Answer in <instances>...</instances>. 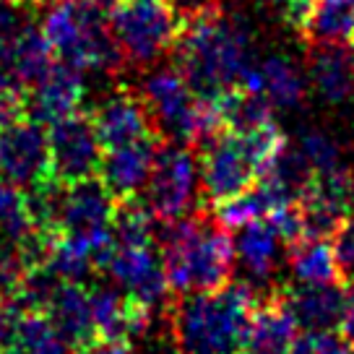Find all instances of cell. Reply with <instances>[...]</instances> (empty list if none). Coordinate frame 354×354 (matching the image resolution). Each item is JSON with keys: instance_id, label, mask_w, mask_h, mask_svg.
I'll list each match as a JSON object with an SVG mask.
<instances>
[{"instance_id": "ffe728a7", "label": "cell", "mask_w": 354, "mask_h": 354, "mask_svg": "<svg viewBox=\"0 0 354 354\" xmlns=\"http://www.w3.org/2000/svg\"><path fill=\"white\" fill-rule=\"evenodd\" d=\"M216 110L221 118V128L232 133H248L263 125V122L274 120V107L266 100L263 94L248 91L243 86L227 88L224 94L216 97Z\"/></svg>"}, {"instance_id": "cb8c5ba5", "label": "cell", "mask_w": 354, "mask_h": 354, "mask_svg": "<svg viewBox=\"0 0 354 354\" xmlns=\"http://www.w3.org/2000/svg\"><path fill=\"white\" fill-rule=\"evenodd\" d=\"M308 167L313 169V175H321V172H331L336 167H342V149L336 146L331 136H326L321 131L305 133L302 141L297 146Z\"/></svg>"}, {"instance_id": "ac0fdd59", "label": "cell", "mask_w": 354, "mask_h": 354, "mask_svg": "<svg viewBox=\"0 0 354 354\" xmlns=\"http://www.w3.org/2000/svg\"><path fill=\"white\" fill-rule=\"evenodd\" d=\"M297 29L313 47L354 42V0H313Z\"/></svg>"}, {"instance_id": "ba28073f", "label": "cell", "mask_w": 354, "mask_h": 354, "mask_svg": "<svg viewBox=\"0 0 354 354\" xmlns=\"http://www.w3.org/2000/svg\"><path fill=\"white\" fill-rule=\"evenodd\" d=\"M50 138V165L53 177L63 185H73L81 180H91L100 175V165L104 149H102L94 122L88 112H73L68 118L47 125Z\"/></svg>"}, {"instance_id": "52a82bcc", "label": "cell", "mask_w": 354, "mask_h": 354, "mask_svg": "<svg viewBox=\"0 0 354 354\" xmlns=\"http://www.w3.org/2000/svg\"><path fill=\"white\" fill-rule=\"evenodd\" d=\"M0 180L21 190L53 180L47 125L26 115L0 125Z\"/></svg>"}, {"instance_id": "6da1fadb", "label": "cell", "mask_w": 354, "mask_h": 354, "mask_svg": "<svg viewBox=\"0 0 354 354\" xmlns=\"http://www.w3.org/2000/svg\"><path fill=\"white\" fill-rule=\"evenodd\" d=\"M261 297L248 281L214 292H169L165 313L175 354H245Z\"/></svg>"}, {"instance_id": "7402d4cb", "label": "cell", "mask_w": 354, "mask_h": 354, "mask_svg": "<svg viewBox=\"0 0 354 354\" xmlns=\"http://www.w3.org/2000/svg\"><path fill=\"white\" fill-rule=\"evenodd\" d=\"M263 97L271 107H297L305 97V81L284 57H268L261 66Z\"/></svg>"}, {"instance_id": "7a4b0ae2", "label": "cell", "mask_w": 354, "mask_h": 354, "mask_svg": "<svg viewBox=\"0 0 354 354\" xmlns=\"http://www.w3.org/2000/svg\"><path fill=\"white\" fill-rule=\"evenodd\" d=\"M175 68L188 86L203 97L216 100L250 66L248 37L216 6H201L183 16L175 44Z\"/></svg>"}, {"instance_id": "5b68a950", "label": "cell", "mask_w": 354, "mask_h": 354, "mask_svg": "<svg viewBox=\"0 0 354 354\" xmlns=\"http://www.w3.org/2000/svg\"><path fill=\"white\" fill-rule=\"evenodd\" d=\"M196 183H198L196 151L190 146L159 141L141 201L156 219H180L198 209V206L193 209Z\"/></svg>"}, {"instance_id": "4fadbf2b", "label": "cell", "mask_w": 354, "mask_h": 354, "mask_svg": "<svg viewBox=\"0 0 354 354\" xmlns=\"http://www.w3.org/2000/svg\"><path fill=\"white\" fill-rule=\"evenodd\" d=\"M42 313L71 352L97 336L88 305V287L81 281H57Z\"/></svg>"}, {"instance_id": "f546056e", "label": "cell", "mask_w": 354, "mask_h": 354, "mask_svg": "<svg viewBox=\"0 0 354 354\" xmlns=\"http://www.w3.org/2000/svg\"><path fill=\"white\" fill-rule=\"evenodd\" d=\"M339 333L342 339L354 349V279L344 284V302H342V315H339Z\"/></svg>"}, {"instance_id": "e0dca14e", "label": "cell", "mask_w": 354, "mask_h": 354, "mask_svg": "<svg viewBox=\"0 0 354 354\" xmlns=\"http://www.w3.org/2000/svg\"><path fill=\"white\" fill-rule=\"evenodd\" d=\"M310 76L315 91L331 104L354 97L352 53L346 44H315V53L310 55Z\"/></svg>"}, {"instance_id": "836d02e7", "label": "cell", "mask_w": 354, "mask_h": 354, "mask_svg": "<svg viewBox=\"0 0 354 354\" xmlns=\"http://www.w3.org/2000/svg\"><path fill=\"white\" fill-rule=\"evenodd\" d=\"M352 53V76H354V50H349Z\"/></svg>"}, {"instance_id": "83f0119b", "label": "cell", "mask_w": 354, "mask_h": 354, "mask_svg": "<svg viewBox=\"0 0 354 354\" xmlns=\"http://www.w3.org/2000/svg\"><path fill=\"white\" fill-rule=\"evenodd\" d=\"M71 354H136L131 339L122 336H94Z\"/></svg>"}, {"instance_id": "2e32d148", "label": "cell", "mask_w": 354, "mask_h": 354, "mask_svg": "<svg viewBox=\"0 0 354 354\" xmlns=\"http://www.w3.org/2000/svg\"><path fill=\"white\" fill-rule=\"evenodd\" d=\"M281 299L299 328H336L342 315L344 284H279Z\"/></svg>"}, {"instance_id": "4316f807", "label": "cell", "mask_w": 354, "mask_h": 354, "mask_svg": "<svg viewBox=\"0 0 354 354\" xmlns=\"http://www.w3.org/2000/svg\"><path fill=\"white\" fill-rule=\"evenodd\" d=\"M328 240H331L336 263H339L342 279L344 284H346L349 279H354V211L336 227V232Z\"/></svg>"}, {"instance_id": "7c38bea8", "label": "cell", "mask_w": 354, "mask_h": 354, "mask_svg": "<svg viewBox=\"0 0 354 354\" xmlns=\"http://www.w3.org/2000/svg\"><path fill=\"white\" fill-rule=\"evenodd\" d=\"M159 141L162 138L149 136V138H141V141H133V144L104 151L97 177L102 180V185L107 188L112 198H141L146 183H149V175H151V165H154Z\"/></svg>"}, {"instance_id": "1f68e13d", "label": "cell", "mask_w": 354, "mask_h": 354, "mask_svg": "<svg viewBox=\"0 0 354 354\" xmlns=\"http://www.w3.org/2000/svg\"><path fill=\"white\" fill-rule=\"evenodd\" d=\"M88 6H94V8H100V11H104V13H110L120 0H86Z\"/></svg>"}, {"instance_id": "277c9868", "label": "cell", "mask_w": 354, "mask_h": 354, "mask_svg": "<svg viewBox=\"0 0 354 354\" xmlns=\"http://www.w3.org/2000/svg\"><path fill=\"white\" fill-rule=\"evenodd\" d=\"M107 24L122 60L149 66L172 50L183 16L172 0H120Z\"/></svg>"}, {"instance_id": "d6a6232c", "label": "cell", "mask_w": 354, "mask_h": 354, "mask_svg": "<svg viewBox=\"0 0 354 354\" xmlns=\"http://www.w3.org/2000/svg\"><path fill=\"white\" fill-rule=\"evenodd\" d=\"M16 3H26V6H37V3H42V0H16Z\"/></svg>"}, {"instance_id": "8fae6325", "label": "cell", "mask_w": 354, "mask_h": 354, "mask_svg": "<svg viewBox=\"0 0 354 354\" xmlns=\"http://www.w3.org/2000/svg\"><path fill=\"white\" fill-rule=\"evenodd\" d=\"M84 76L68 63L55 60L37 84L26 88V118L50 125L81 110Z\"/></svg>"}, {"instance_id": "484cf974", "label": "cell", "mask_w": 354, "mask_h": 354, "mask_svg": "<svg viewBox=\"0 0 354 354\" xmlns=\"http://www.w3.org/2000/svg\"><path fill=\"white\" fill-rule=\"evenodd\" d=\"M26 115V86L19 84L8 71H0V125Z\"/></svg>"}, {"instance_id": "8992f818", "label": "cell", "mask_w": 354, "mask_h": 354, "mask_svg": "<svg viewBox=\"0 0 354 354\" xmlns=\"http://www.w3.org/2000/svg\"><path fill=\"white\" fill-rule=\"evenodd\" d=\"M196 159L201 169L198 206L209 211L240 196L258 180L253 159L240 141V136L232 131H219L206 144H201L196 149Z\"/></svg>"}, {"instance_id": "f1b7e54d", "label": "cell", "mask_w": 354, "mask_h": 354, "mask_svg": "<svg viewBox=\"0 0 354 354\" xmlns=\"http://www.w3.org/2000/svg\"><path fill=\"white\" fill-rule=\"evenodd\" d=\"M19 315H21V308L13 299H0V354H6L11 346Z\"/></svg>"}, {"instance_id": "9c48e42d", "label": "cell", "mask_w": 354, "mask_h": 354, "mask_svg": "<svg viewBox=\"0 0 354 354\" xmlns=\"http://www.w3.org/2000/svg\"><path fill=\"white\" fill-rule=\"evenodd\" d=\"M104 271L125 289V295L151 308L165 305L169 297L162 255L154 243H112Z\"/></svg>"}, {"instance_id": "9a60e30c", "label": "cell", "mask_w": 354, "mask_h": 354, "mask_svg": "<svg viewBox=\"0 0 354 354\" xmlns=\"http://www.w3.org/2000/svg\"><path fill=\"white\" fill-rule=\"evenodd\" d=\"M297 333L299 326L292 315V310L287 308V302L281 299L277 284L271 292H266L263 297L258 299L245 354H289Z\"/></svg>"}, {"instance_id": "4dcf8cb0", "label": "cell", "mask_w": 354, "mask_h": 354, "mask_svg": "<svg viewBox=\"0 0 354 354\" xmlns=\"http://www.w3.org/2000/svg\"><path fill=\"white\" fill-rule=\"evenodd\" d=\"M279 3L284 6V13H287L289 21L295 24V26H299V21H302V16L308 13L313 0H279Z\"/></svg>"}, {"instance_id": "d6986e66", "label": "cell", "mask_w": 354, "mask_h": 354, "mask_svg": "<svg viewBox=\"0 0 354 354\" xmlns=\"http://www.w3.org/2000/svg\"><path fill=\"white\" fill-rule=\"evenodd\" d=\"M287 258L297 284H344L328 237H302L287 248Z\"/></svg>"}, {"instance_id": "603a6c76", "label": "cell", "mask_w": 354, "mask_h": 354, "mask_svg": "<svg viewBox=\"0 0 354 354\" xmlns=\"http://www.w3.org/2000/svg\"><path fill=\"white\" fill-rule=\"evenodd\" d=\"M88 305L97 336H125V292L104 287H88Z\"/></svg>"}, {"instance_id": "d4e9b609", "label": "cell", "mask_w": 354, "mask_h": 354, "mask_svg": "<svg viewBox=\"0 0 354 354\" xmlns=\"http://www.w3.org/2000/svg\"><path fill=\"white\" fill-rule=\"evenodd\" d=\"M289 354H354V349L344 342L342 333H333V328H299Z\"/></svg>"}, {"instance_id": "44dd1931", "label": "cell", "mask_w": 354, "mask_h": 354, "mask_svg": "<svg viewBox=\"0 0 354 354\" xmlns=\"http://www.w3.org/2000/svg\"><path fill=\"white\" fill-rule=\"evenodd\" d=\"M6 354H66V344L44 313L21 310L16 323V336Z\"/></svg>"}, {"instance_id": "30bf717a", "label": "cell", "mask_w": 354, "mask_h": 354, "mask_svg": "<svg viewBox=\"0 0 354 354\" xmlns=\"http://www.w3.org/2000/svg\"><path fill=\"white\" fill-rule=\"evenodd\" d=\"M104 151L156 136L149 110L138 91H118L88 112ZM159 138V136H156Z\"/></svg>"}, {"instance_id": "5bb4252c", "label": "cell", "mask_w": 354, "mask_h": 354, "mask_svg": "<svg viewBox=\"0 0 354 354\" xmlns=\"http://www.w3.org/2000/svg\"><path fill=\"white\" fill-rule=\"evenodd\" d=\"M234 255L243 263L245 274H248V284L266 295L261 284H268L271 277L277 274L279 258L281 250H287L281 237L277 234L274 224L268 219H255L250 224H245L240 230H234Z\"/></svg>"}, {"instance_id": "3957f363", "label": "cell", "mask_w": 354, "mask_h": 354, "mask_svg": "<svg viewBox=\"0 0 354 354\" xmlns=\"http://www.w3.org/2000/svg\"><path fill=\"white\" fill-rule=\"evenodd\" d=\"M42 34L55 60L84 71L115 73L122 55L115 44L104 11L86 0H53L42 16Z\"/></svg>"}]
</instances>
